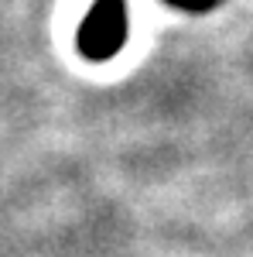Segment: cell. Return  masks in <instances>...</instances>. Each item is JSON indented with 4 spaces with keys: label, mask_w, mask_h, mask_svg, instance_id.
Here are the masks:
<instances>
[{
    "label": "cell",
    "mask_w": 253,
    "mask_h": 257,
    "mask_svg": "<svg viewBox=\"0 0 253 257\" xmlns=\"http://www.w3.org/2000/svg\"><path fill=\"white\" fill-rule=\"evenodd\" d=\"M168 4H175V7H185V11H205V7H212L215 0H168Z\"/></svg>",
    "instance_id": "obj_2"
},
{
    "label": "cell",
    "mask_w": 253,
    "mask_h": 257,
    "mask_svg": "<svg viewBox=\"0 0 253 257\" xmlns=\"http://www.w3.org/2000/svg\"><path fill=\"white\" fill-rule=\"evenodd\" d=\"M127 41V11L123 0H96L89 18L79 28V52L86 59H110Z\"/></svg>",
    "instance_id": "obj_1"
}]
</instances>
